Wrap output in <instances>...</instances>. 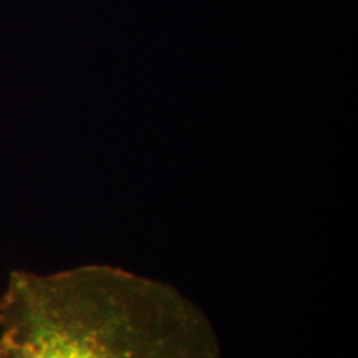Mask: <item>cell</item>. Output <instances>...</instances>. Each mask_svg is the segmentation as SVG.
I'll return each mask as SVG.
<instances>
[{"label":"cell","instance_id":"cell-2","mask_svg":"<svg viewBox=\"0 0 358 358\" xmlns=\"http://www.w3.org/2000/svg\"><path fill=\"white\" fill-rule=\"evenodd\" d=\"M0 358H10V355H8V352L6 350V347L0 343Z\"/></svg>","mask_w":358,"mask_h":358},{"label":"cell","instance_id":"cell-1","mask_svg":"<svg viewBox=\"0 0 358 358\" xmlns=\"http://www.w3.org/2000/svg\"><path fill=\"white\" fill-rule=\"evenodd\" d=\"M0 343L10 358H224L208 315L181 290L110 264L12 272Z\"/></svg>","mask_w":358,"mask_h":358}]
</instances>
